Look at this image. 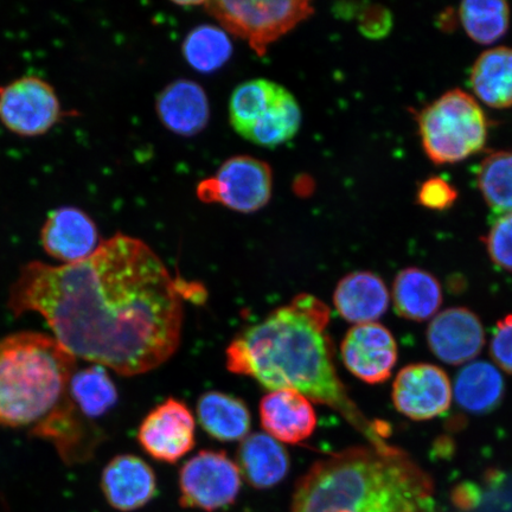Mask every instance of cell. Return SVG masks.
<instances>
[{
	"mask_svg": "<svg viewBox=\"0 0 512 512\" xmlns=\"http://www.w3.org/2000/svg\"><path fill=\"white\" fill-rule=\"evenodd\" d=\"M181 287L149 245L118 233L76 264L23 266L9 307L16 316L41 315L75 358L136 376L163 366L181 345Z\"/></svg>",
	"mask_w": 512,
	"mask_h": 512,
	"instance_id": "6da1fadb",
	"label": "cell"
},
{
	"mask_svg": "<svg viewBox=\"0 0 512 512\" xmlns=\"http://www.w3.org/2000/svg\"><path fill=\"white\" fill-rule=\"evenodd\" d=\"M330 317V307L322 300L312 294H298L230 342L227 369L252 377L270 392L297 390L341 414L373 446H387L377 426L362 414L339 379L328 331Z\"/></svg>",
	"mask_w": 512,
	"mask_h": 512,
	"instance_id": "7a4b0ae2",
	"label": "cell"
},
{
	"mask_svg": "<svg viewBox=\"0 0 512 512\" xmlns=\"http://www.w3.org/2000/svg\"><path fill=\"white\" fill-rule=\"evenodd\" d=\"M430 477L394 447L358 446L318 460L290 512H433Z\"/></svg>",
	"mask_w": 512,
	"mask_h": 512,
	"instance_id": "3957f363",
	"label": "cell"
},
{
	"mask_svg": "<svg viewBox=\"0 0 512 512\" xmlns=\"http://www.w3.org/2000/svg\"><path fill=\"white\" fill-rule=\"evenodd\" d=\"M76 358L55 338L22 332L0 341V427L38 424L67 396Z\"/></svg>",
	"mask_w": 512,
	"mask_h": 512,
	"instance_id": "277c9868",
	"label": "cell"
},
{
	"mask_svg": "<svg viewBox=\"0 0 512 512\" xmlns=\"http://www.w3.org/2000/svg\"><path fill=\"white\" fill-rule=\"evenodd\" d=\"M422 147L438 165L454 164L475 155L488 139V119L470 94L453 89L418 115Z\"/></svg>",
	"mask_w": 512,
	"mask_h": 512,
	"instance_id": "5b68a950",
	"label": "cell"
},
{
	"mask_svg": "<svg viewBox=\"0 0 512 512\" xmlns=\"http://www.w3.org/2000/svg\"><path fill=\"white\" fill-rule=\"evenodd\" d=\"M204 10L219 21L221 28L245 40L256 54L264 56L268 47L313 14V6L303 0L281 2L202 3Z\"/></svg>",
	"mask_w": 512,
	"mask_h": 512,
	"instance_id": "8992f818",
	"label": "cell"
},
{
	"mask_svg": "<svg viewBox=\"0 0 512 512\" xmlns=\"http://www.w3.org/2000/svg\"><path fill=\"white\" fill-rule=\"evenodd\" d=\"M272 190L270 165L251 156H235L227 159L213 177L198 184L197 196L203 202L251 214L267 206Z\"/></svg>",
	"mask_w": 512,
	"mask_h": 512,
	"instance_id": "52a82bcc",
	"label": "cell"
},
{
	"mask_svg": "<svg viewBox=\"0 0 512 512\" xmlns=\"http://www.w3.org/2000/svg\"><path fill=\"white\" fill-rule=\"evenodd\" d=\"M63 115L59 95L46 80L23 76L0 87V124L16 136H44Z\"/></svg>",
	"mask_w": 512,
	"mask_h": 512,
	"instance_id": "ba28073f",
	"label": "cell"
},
{
	"mask_svg": "<svg viewBox=\"0 0 512 512\" xmlns=\"http://www.w3.org/2000/svg\"><path fill=\"white\" fill-rule=\"evenodd\" d=\"M241 486L238 464L223 451H201L179 472L181 504L189 509L213 512L227 508L238 498Z\"/></svg>",
	"mask_w": 512,
	"mask_h": 512,
	"instance_id": "9c48e42d",
	"label": "cell"
},
{
	"mask_svg": "<svg viewBox=\"0 0 512 512\" xmlns=\"http://www.w3.org/2000/svg\"><path fill=\"white\" fill-rule=\"evenodd\" d=\"M392 398L396 411L406 418L432 420L450 409L453 384L445 371L434 364H409L396 375Z\"/></svg>",
	"mask_w": 512,
	"mask_h": 512,
	"instance_id": "30bf717a",
	"label": "cell"
},
{
	"mask_svg": "<svg viewBox=\"0 0 512 512\" xmlns=\"http://www.w3.org/2000/svg\"><path fill=\"white\" fill-rule=\"evenodd\" d=\"M195 432L194 414L184 402L170 398L146 415L138 441L153 459L174 464L195 447Z\"/></svg>",
	"mask_w": 512,
	"mask_h": 512,
	"instance_id": "8fae6325",
	"label": "cell"
},
{
	"mask_svg": "<svg viewBox=\"0 0 512 512\" xmlns=\"http://www.w3.org/2000/svg\"><path fill=\"white\" fill-rule=\"evenodd\" d=\"M341 356L345 368L358 380L380 384L392 377L398 363V343L380 323L355 325L343 339Z\"/></svg>",
	"mask_w": 512,
	"mask_h": 512,
	"instance_id": "7c38bea8",
	"label": "cell"
},
{
	"mask_svg": "<svg viewBox=\"0 0 512 512\" xmlns=\"http://www.w3.org/2000/svg\"><path fill=\"white\" fill-rule=\"evenodd\" d=\"M426 337L432 354L450 366L475 361L486 342L482 320L467 307L440 311L428 325Z\"/></svg>",
	"mask_w": 512,
	"mask_h": 512,
	"instance_id": "4fadbf2b",
	"label": "cell"
},
{
	"mask_svg": "<svg viewBox=\"0 0 512 512\" xmlns=\"http://www.w3.org/2000/svg\"><path fill=\"white\" fill-rule=\"evenodd\" d=\"M41 242L44 251L64 265L88 259L101 245L92 217L75 207L51 211L41 230Z\"/></svg>",
	"mask_w": 512,
	"mask_h": 512,
	"instance_id": "5bb4252c",
	"label": "cell"
},
{
	"mask_svg": "<svg viewBox=\"0 0 512 512\" xmlns=\"http://www.w3.org/2000/svg\"><path fill=\"white\" fill-rule=\"evenodd\" d=\"M259 411L265 433L281 444L303 443L316 431L317 414L313 402L297 390H272L262 398Z\"/></svg>",
	"mask_w": 512,
	"mask_h": 512,
	"instance_id": "9a60e30c",
	"label": "cell"
},
{
	"mask_svg": "<svg viewBox=\"0 0 512 512\" xmlns=\"http://www.w3.org/2000/svg\"><path fill=\"white\" fill-rule=\"evenodd\" d=\"M101 488L115 510L136 511L145 507L156 494L155 471L142 458L121 454L102 472Z\"/></svg>",
	"mask_w": 512,
	"mask_h": 512,
	"instance_id": "2e32d148",
	"label": "cell"
},
{
	"mask_svg": "<svg viewBox=\"0 0 512 512\" xmlns=\"http://www.w3.org/2000/svg\"><path fill=\"white\" fill-rule=\"evenodd\" d=\"M156 111L172 133L192 137L207 127L210 118L208 95L197 82L182 79L166 86L158 95Z\"/></svg>",
	"mask_w": 512,
	"mask_h": 512,
	"instance_id": "e0dca14e",
	"label": "cell"
},
{
	"mask_svg": "<svg viewBox=\"0 0 512 512\" xmlns=\"http://www.w3.org/2000/svg\"><path fill=\"white\" fill-rule=\"evenodd\" d=\"M390 294L379 275L360 271L345 275L334 293V305L347 322L361 325L376 323L386 315Z\"/></svg>",
	"mask_w": 512,
	"mask_h": 512,
	"instance_id": "ac0fdd59",
	"label": "cell"
},
{
	"mask_svg": "<svg viewBox=\"0 0 512 512\" xmlns=\"http://www.w3.org/2000/svg\"><path fill=\"white\" fill-rule=\"evenodd\" d=\"M238 466L241 476L255 489L273 488L283 482L291 460L283 444L267 433H249L240 443Z\"/></svg>",
	"mask_w": 512,
	"mask_h": 512,
	"instance_id": "d6986e66",
	"label": "cell"
},
{
	"mask_svg": "<svg viewBox=\"0 0 512 512\" xmlns=\"http://www.w3.org/2000/svg\"><path fill=\"white\" fill-rule=\"evenodd\" d=\"M396 313L411 322L422 323L438 315L444 293L439 280L430 272L408 267L396 275L392 291Z\"/></svg>",
	"mask_w": 512,
	"mask_h": 512,
	"instance_id": "ffe728a7",
	"label": "cell"
},
{
	"mask_svg": "<svg viewBox=\"0 0 512 512\" xmlns=\"http://www.w3.org/2000/svg\"><path fill=\"white\" fill-rule=\"evenodd\" d=\"M505 394L502 371L494 363L473 361L459 370L453 384V399L465 412L483 415L494 412Z\"/></svg>",
	"mask_w": 512,
	"mask_h": 512,
	"instance_id": "44dd1931",
	"label": "cell"
},
{
	"mask_svg": "<svg viewBox=\"0 0 512 512\" xmlns=\"http://www.w3.org/2000/svg\"><path fill=\"white\" fill-rule=\"evenodd\" d=\"M196 414L211 438L223 443L242 441L251 432L252 414L246 403L226 393H204L197 401Z\"/></svg>",
	"mask_w": 512,
	"mask_h": 512,
	"instance_id": "7402d4cb",
	"label": "cell"
},
{
	"mask_svg": "<svg viewBox=\"0 0 512 512\" xmlns=\"http://www.w3.org/2000/svg\"><path fill=\"white\" fill-rule=\"evenodd\" d=\"M32 433L53 441L60 456L68 464L80 462L75 445H78L82 460L92 456L93 451L85 445L92 443L95 438H87L86 424L79 419V409L68 394L46 419L38 422Z\"/></svg>",
	"mask_w": 512,
	"mask_h": 512,
	"instance_id": "603a6c76",
	"label": "cell"
},
{
	"mask_svg": "<svg viewBox=\"0 0 512 512\" xmlns=\"http://www.w3.org/2000/svg\"><path fill=\"white\" fill-rule=\"evenodd\" d=\"M471 85L485 105L512 107V49L498 47L480 55L472 67Z\"/></svg>",
	"mask_w": 512,
	"mask_h": 512,
	"instance_id": "cb8c5ba5",
	"label": "cell"
},
{
	"mask_svg": "<svg viewBox=\"0 0 512 512\" xmlns=\"http://www.w3.org/2000/svg\"><path fill=\"white\" fill-rule=\"evenodd\" d=\"M302 120V110L297 99L283 87L268 111L246 134L245 139L255 145L274 149L297 136Z\"/></svg>",
	"mask_w": 512,
	"mask_h": 512,
	"instance_id": "d4e9b609",
	"label": "cell"
},
{
	"mask_svg": "<svg viewBox=\"0 0 512 512\" xmlns=\"http://www.w3.org/2000/svg\"><path fill=\"white\" fill-rule=\"evenodd\" d=\"M68 395L86 418L95 419L107 414L117 405L118 390L105 367L94 366L73 374Z\"/></svg>",
	"mask_w": 512,
	"mask_h": 512,
	"instance_id": "484cf974",
	"label": "cell"
},
{
	"mask_svg": "<svg viewBox=\"0 0 512 512\" xmlns=\"http://www.w3.org/2000/svg\"><path fill=\"white\" fill-rule=\"evenodd\" d=\"M182 53L192 69L198 73L211 74L230 60L233 43L226 30L204 24L192 29L185 37Z\"/></svg>",
	"mask_w": 512,
	"mask_h": 512,
	"instance_id": "4316f807",
	"label": "cell"
},
{
	"mask_svg": "<svg viewBox=\"0 0 512 512\" xmlns=\"http://www.w3.org/2000/svg\"><path fill=\"white\" fill-rule=\"evenodd\" d=\"M283 86L265 79L249 80L234 89L229 101V119L243 138L271 107Z\"/></svg>",
	"mask_w": 512,
	"mask_h": 512,
	"instance_id": "83f0119b",
	"label": "cell"
},
{
	"mask_svg": "<svg viewBox=\"0 0 512 512\" xmlns=\"http://www.w3.org/2000/svg\"><path fill=\"white\" fill-rule=\"evenodd\" d=\"M477 184L492 213H512V150L486 157L479 165Z\"/></svg>",
	"mask_w": 512,
	"mask_h": 512,
	"instance_id": "f1b7e54d",
	"label": "cell"
},
{
	"mask_svg": "<svg viewBox=\"0 0 512 512\" xmlns=\"http://www.w3.org/2000/svg\"><path fill=\"white\" fill-rule=\"evenodd\" d=\"M459 17L473 41L491 44L508 31L510 8L501 0H469L460 5Z\"/></svg>",
	"mask_w": 512,
	"mask_h": 512,
	"instance_id": "f546056e",
	"label": "cell"
},
{
	"mask_svg": "<svg viewBox=\"0 0 512 512\" xmlns=\"http://www.w3.org/2000/svg\"><path fill=\"white\" fill-rule=\"evenodd\" d=\"M484 243L492 264L512 273V213L497 216Z\"/></svg>",
	"mask_w": 512,
	"mask_h": 512,
	"instance_id": "4dcf8cb0",
	"label": "cell"
},
{
	"mask_svg": "<svg viewBox=\"0 0 512 512\" xmlns=\"http://www.w3.org/2000/svg\"><path fill=\"white\" fill-rule=\"evenodd\" d=\"M458 192L446 179L431 177L421 184L418 191L420 206L431 210H446L456 203Z\"/></svg>",
	"mask_w": 512,
	"mask_h": 512,
	"instance_id": "1f68e13d",
	"label": "cell"
},
{
	"mask_svg": "<svg viewBox=\"0 0 512 512\" xmlns=\"http://www.w3.org/2000/svg\"><path fill=\"white\" fill-rule=\"evenodd\" d=\"M490 356L499 370L512 375V315L498 320L490 342Z\"/></svg>",
	"mask_w": 512,
	"mask_h": 512,
	"instance_id": "d6a6232c",
	"label": "cell"
},
{
	"mask_svg": "<svg viewBox=\"0 0 512 512\" xmlns=\"http://www.w3.org/2000/svg\"><path fill=\"white\" fill-rule=\"evenodd\" d=\"M392 28V16L387 9L381 6H369L361 19V30L364 35L371 38H380L388 35Z\"/></svg>",
	"mask_w": 512,
	"mask_h": 512,
	"instance_id": "836d02e7",
	"label": "cell"
},
{
	"mask_svg": "<svg viewBox=\"0 0 512 512\" xmlns=\"http://www.w3.org/2000/svg\"><path fill=\"white\" fill-rule=\"evenodd\" d=\"M453 503L462 510H471L479 503V492L475 486L462 485L454 491Z\"/></svg>",
	"mask_w": 512,
	"mask_h": 512,
	"instance_id": "e575fe53",
	"label": "cell"
}]
</instances>
